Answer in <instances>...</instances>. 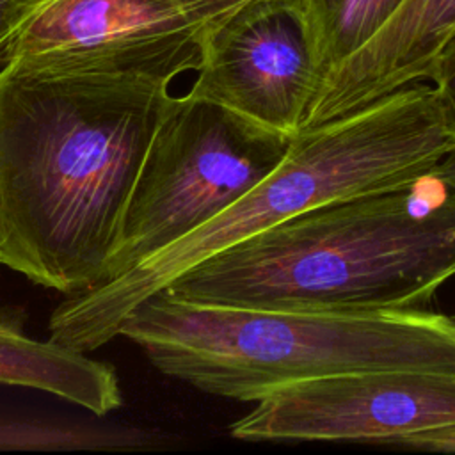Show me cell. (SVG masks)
I'll return each instance as SVG.
<instances>
[{"label":"cell","instance_id":"2","mask_svg":"<svg viewBox=\"0 0 455 455\" xmlns=\"http://www.w3.org/2000/svg\"><path fill=\"white\" fill-rule=\"evenodd\" d=\"M453 275L455 188L428 176L299 213L203 259L164 290L240 307L428 309Z\"/></svg>","mask_w":455,"mask_h":455},{"label":"cell","instance_id":"9","mask_svg":"<svg viewBox=\"0 0 455 455\" xmlns=\"http://www.w3.org/2000/svg\"><path fill=\"white\" fill-rule=\"evenodd\" d=\"M455 30V0H403L391 20L325 75L300 132L357 114L412 84L430 80Z\"/></svg>","mask_w":455,"mask_h":455},{"label":"cell","instance_id":"10","mask_svg":"<svg viewBox=\"0 0 455 455\" xmlns=\"http://www.w3.org/2000/svg\"><path fill=\"white\" fill-rule=\"evenodd\" d=\"M25 320L21 307H0V384L34 387L96 416L121 407L123 393L112 364L50 338H30Z\"/></svg>","mask_w":455,"mask_h":455},{"label":"cell","instance_id":"7","mask_svg":"<svg viewBox=\"0 0 455 455\" xmlns=\"http://www.w3.org/2000/svg\"><path fill=\"white\" fill-rule=\"evenodd\" d=\"M199 62L201 28L180 0H53L23 27L4 68L172 82Z\"/></svg>","mask_w":455,"mask_h":455},{"label":"cell","instance_id":"3","mask_svg":"<svg viewBox=\"0 0 455 455\" xmlns=\"http://www.w3.org/2000/svg\"><path fill=\"white\" fill-rule=\"evenodd\" d=\"M453 142L434 85L419 82L299 132L275 169L229 208L117 277L68 295L50 316V339L89 354L117 336L139 302L203 259L311 208L421 181Z\"/></svg>","mask_w":455,"mask_h":455},{"label":"cell","instance_id":"6","mask_svg":"<svg viewBox=\"0 0 455 455\" xmlns=\"http://www.w3.org/2000/svg\"><path fill=\"white\" fill-rule=\"evenodd\" d=\"M252 403L229 425L233 437L455 448V371H350L286 384Z\"/></svg>","mask_w":455,"mask_h":455},{"label":"cell","instance_id":"13","mask_svg":"<svg viewBox=\"0 0 455 455\" xmlns=\"http://www.w3.org/2000/svg\"><path fill=\"white\" fill-rule=\"evenodd\" d=\"M50 2L53 0H0V68L7 64L23 27Z\"/></svg>","mask_w":455,"mask_h":455},{"label":"cell","instance_id":"5","mask_svg":"<svg viewBox=\"0 0 455 455\" xmlns=\"http://www.w3.org/2000/svg\"><path fill=\"white\" fill-rule=\"evenodd\" d=\"M291 139L220 105L172 96L128 197L103 283L236 203L275 169Z\"/></svg>","mask_w":455,"mask_h":455},{"label":"cell","instance_id":"8","mask_svg":"<svg viewBox=\"0 0 455 455\" xmlns=\"http://www.w3.org/2000/svg\"><path fill=\"white\" fill-rule=\"evenodd\" d=\"M190 98L297 135L322 73L302 0H252L206 25Z\"/></svg>","mask_w":455,"mask_h":455},{"label":"cell","instance_id":"14","mask_svg":"<svg viewBox=\"0 0 455 455\" xmlns=\"http://www.w3.org/2000/svg\"><path fill=\"white\" fill-rule=\"evenodd\" d=\"M252 0H180L187 16L201 28Z\"/></svg>","mask_w":455,"mask_h":455},{"label":"cell","instance_id":"4","mask_svg":"<svg viewBox=\"0 0 455 455\" xmlns=\"http://www.w3.org/2000/svg\"><path fill=\"white\" fill-rule=\"evenodd\" d=\"M164 375L236 402L329 375L455 371V318L432 309L306 311L196 302L160 290L119 323Z\"/></svg>","mask_w":455,"mask_h":455},{"label":"cell","instance_id":"1","mask_svg":"<svg viewBox=\"0 0 455 455\" xmlns=\"http://www.w3.org/2000/svg\"><path fill=\"white\" fill-rule=\"evenodd\" d=\"M169 85L0 68V265L64 295L107 279Z\"/></svg>","mask_w":455,"mask_h":455},{"label":"cell","instance_id":"11","mask_svg":"<svg viewBox=\"0 0 455 455\" xmlns=\"http://www.w3.org/2000/svg\"><path fill=\"white\" fill-rule=\"evenodd\" d=\"M322 80L363 48L403 0H302Z\"/></svg>","mask_w":455,"mask_h":455},{"label":"cell","instance_id":"16","mask_svg":"<svg viewBox=\"0 0 455 455\" xmlns=\"http://www.w3.org/2000/svg\"><path fill=\"white\" fill-rule=\"evenodd\" d=\"M453 318H455V316H453Z\"/></svg>","mask_w":455,"mask_h":455},{"label":"cell","instance_id":"12","mask_svg":"<svg viewBox=\"0 0 455 455\" xmlns=\"http://www.w3.org/2000/svg\"><path fill=\"white\" fill-rule=\"evenodd\" d=\"M430 80L434 82L446 128L455 139V30L435 57Z\"/></svg>","mask_w":455,"mask_h":455},{"label":"cell","instance_id":"15","mask_svg":"<svg viewBox=\"0 0 455 455\" xmlns=\"http://www.w3.org/2000/svg\"><path fill=\"white\" fill-rule=\"evenodd\" d=\"M432 180L446 185V187H453L455 188V142L450 146V149L443 155V158L437 162V165L434 167Z\"/></svg>","mask_w":455,"mask_h":455}]
</instances>
